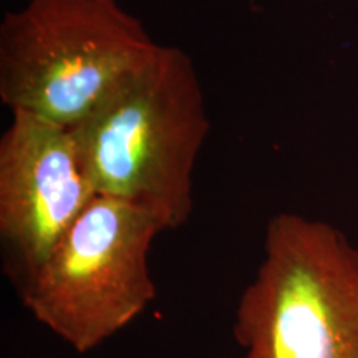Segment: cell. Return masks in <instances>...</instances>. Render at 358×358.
I'll list each match as a JSON object with an SVG mask.
<instances>
[{
    "label": "cell",
    "mask_w": 358,
    "mask_h": 358,
    "mask_svg": "<svg viewBox=\"0 0 358 358\" xmlns=\"http://www.w3.org/2000/svg\"><path fill=\"white\" fill-rule=\"evenodd\" d=\"M209 128L191 57L159 45L71 134L96 194L140 206L168 231L194 209L192 174Z\"/></svg>",
    "instance_id": "1"
},
{
    "label": "cell",
    "mask_w": 358,
    "mask_h": 358,
    "mask_svg": "<svg viewBox=\"0 0 358 358\" xmlns=\"http://www.w3.org/2000/svg\"><path fill=\"white\" fill-rule=\"evenodd\" d=\"M158 48L118 0H29L0 24V100L71 129Z\"/></svg>",
    "instance_id": "2"
},
{
    "label": "cell",
    "mask_w": 358,
    "mask_h": 358,
    "mask_svg": "<svg viewBox=\"0 0 358 358\" xmlns=\"http://www.w3.org/2000/svg\"><path fill=\"white\" fill-rule=\"evenodd\" d=\"M232 332L241 358H358V249L332 224L275 214Z\"/></svg>",
    "instance_id": "3"
},
{
    "label": "cell",
    "mask_w": 358,
    "mask_h": 358,
    "mask_svg": "<svg viewBox=\"0 0 358 358\" xmlns=\"http://www.w3.org/2000/svg\"><path fill=\"white\" fill-rule=\"evenodd\" d=\"M163 231L140 206L96 194L20 290L22 303L75 352H92L156 297L148 254Z\"/></svg>",
    "instance_id": "4"
},
{
    "label": "cell",
    "mask_w": 358,
    "mask_h": 358,
    "mask_svg": "<svg viewBox=\"0 0 358 358\" xmlns=\"http://www.w3.org/2000/svg\"><path fill=\"white\" fill-rule=\"evenodd\" d=\"M0 138V241L17 292L34 279L95 199L71 129L29 111H12Z\"/></svg>",
    "instance_id": "5"
}]
</instances>
